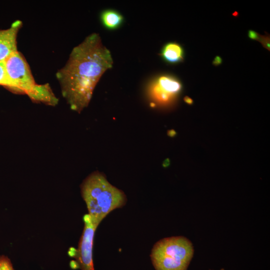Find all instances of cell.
<instances>
[{
    "instance_id": "cell-1",
    "label": "cell",
    "mask_w": 270,
    "mask_h": 270,
    "mask_svg": "<svg viewBox=\"0 0 270 270\" xmlns=\"http://www.w3.org/2000/svg\"><path fill=\"white\" fill-rule=\"evenodd\" d=\"M112 65L111 53L98 34H90L73 48L56 74L62 95L72 110L80 112L88 106L96 84Z\"/></svg>"
},
{
    "instance_id": "cell-2",
    "label": "cell",
    "mask_w": 270,
    "mask_h": 270,
    "mask_svg": "<svg viewBox=\"0 0 270 270\" xmlns=\"http://www.w3.org/2000/svg\"><path fill=\"white\" fill-rule=\"evenodd\" d=\"M80 188L88 214L96 228L110 212L122 207L126 202L124 192L112 186L98 172L89 175Z\"/></svg>"
},
{
    "instance_id": "cell-3",
    "label": "cell",
    "mask_w": 270,
    "mask_h": 270,
    "mask_svg": "<svg viewBox=\"0 0 270 270\" xmlns=\"http://www.w3.org/2000/svg\"><path fill=\"white\" fill-rule=\"evenodd\" d=\"M194 254L190 241L182 236L158 241L150 254L156 270H186Z\"/></svg>"
},
{
    "instance_id": "cell-4",
    "label": "cell",
    "mask_w": 270,
    "mask_h": 270,
    "mask_svg": "<svg viewBox=\"0 0 270 270\" xmlns=\"http://www.w3.org/2000/svg\"><path fill=\"white\" fill-rule=\"evenodd\" d=\"M7 76L12 84L11 90L27 94L36 83L30 66L19 52H16L3 62Z\"/></svg>"
},
{
    "instance_id": "cell-5",
    "label": "cell",
    "mask_w": 270,
    "mask_h": 270,
    "mask_svg": "<svg viewBox=\"0 0 270 270\" xmlns=\"http://www.w3.org/2000/svg\"><path fill=\"white\" fill-rule=\"evenodd\" d=\"M83 220L84 228L78 248H70L68 252L70 256L76 260L70 262V266L73 269L94 270L92 246L94 234L97 228L93 224L88 214L84 216Z\"/></svg>"
},
{
    "instance_id": "cell-6",
    "label": "cell",
    "mask_w": 270,
    "mask_h": 270,
    "mask_svg": "<svg viewBox=\"0 0 270 270\" xmlns=\"http://www.w3.org/2000/svg\"><path fill=\"white\" fill-rule=\"evenodd\" d=\"M182 85L176 76L168 74H160L149 83L148 92L150 99L161 106L171 104L180 93Z\"/></svg>"
},
{
    "instance_id": "cell-7",
    "label": "cell",
    "mask_w": 270,
    "mask_h": 270,
    "mask_svg": "<svg viewBox=\"0 0 270 270\" xmlns=\"http://www.w3.org/2000/svg\"><path fill=\"white\" fill-rule=\"evenodd\" d=\"M22 22L16 20L8 28L0 30V62L18 52L16 38Z\"/></svg>"
},
{
    "instance_id": "cell-8",
    "label": "cell",
    "mask_w": 270,
    "mask_h": 270,
    "mask_svg": "<svg viewBox=\"0 0 270 270\" xmlns=\"http://www.w3.org/2000/svg\"><path fill=\"white\" fill-rule=\"evenodd\" d=\"M160 56L167 64H176L184 62L185 52L184 48L180 44L170 42L164 45Z\"/></svg>"
},
{
    "instance_id": "cell-9",
    "label": "cell",
    "mask_w": 270,
    "mask_h": 270,
    "mask_svg": "<svg viewBox=\"0 0 270 270\" xmlns=\"http://www.w3.org/2000/svg\"><path fill=\"white\" fill-rule=\"evenodd\" d=\"M27 95L34 102H42L52 106L56 105L58 102V98L48 84H36Z\"/></svg>"
},
{
    "instance_id": "cell-10",
    "label": "cell",
    "mask_w": 270,
    "mask_h": 270,
    "mask_svg": "<svg viewBox=\"0 0 270 270\" xmlns=\"http://www.w3.org/2000/svg\"><path fill=\"white\" fill-rule=\"evenodd\" d=\"M100 18L104 27L110 30L120 28L124 20L123 16L118 12L112 9L103 10L100 14Z\"/></svg>"
},
{
    "instance_id": "cell-11",
    "label": "cell",
    "mask_w": 270,
    "mask_h": 270,
    "mask_svg": "<svg viewBox=\"0 0 270 270\" xmlns=\"http://www.w3.org/2000/svg\"><path fill=\"white\" fill-rule=\"evenodd\" d=\"M0 85L8 88L10 90L12 85L6 73L3 62H0Z\"/></svg>"
},
{
    "instance_id": "cell-12",
    "label": "cell",
    "mask_w": 270,
    "mask_h": 270,
    "mask_svg": "<svg viewBox=\"0 0 270 270\" xmlns=\"http://www.w3.org/2000/svg\"><path fill=\"white\" fill-rule=\"evenodd\" d=\"M0 270H14L10 259L4 255L0 256Z\"/></svg>"
},
{
    "instance_id": "cell-13",
    "label": "cell",
    "mask_w": 270,
    "mask_h": 270,
    "mask_svg": "<svg viewBox=\"0 0 270 270\" xmlns=\"http://www.w3.org/2000/svg\"><path fill=\"white\" fill-rule=\"evenodd\" d=\"M258 41L262 44L264 48L270 50V38L269 34H266L265 36L260 34Z\"/></svg>"
},
{
    "instance_id": "cell-14",
    "label": "cell",
    "mask_w": 270,
    "mask_h": 270,
    "mask_svg": "<svg viewBox=\"0 0 270 270\" xmlns=\"http://www.w3.org/2000/svg\"><path fill=\"white\" fill-rule=\"evenodd\" d=\"M260 34H258L257 32H256L254 30H249L248 31V37L253 40H258L259 39Z\"/></svg>"
},
{
    "instance_id": "cell-15",
    "label": "cell",
    "mask_w": 270,
    "mask_h": 270,
    "mask_svg": "<svg viewBox=\"0 0 270 270\" xmlns=\"http://www.w3.org/2000/svg\"><path fill=\"white\" fill-rule=\"evenodd\" d=\"M222 58L220 56H216L212 61V64L214 66H218L222 63Z\"/></svg>"
},
{
    "instance_id": "cell-16",
    "label": "cell",
    "mask_w": 270,
    "mask_h": 270,
    "mask_svg": "<svg viewBox=\"0 0 270 270\" xmlns=\"http://www.w3.org/2000/svg\"><path fill=\"white\" fill-rule=\"evenodd\" d=\"M184 100L188 104H192V99L188 97H186L184 98Z\"/></svg>"
},
{
    "instance_id": "cell-17",
    "label": "cell",
    "mask_w": 270,
    "mask_h": 270,
    "mask_svg": "<svg viewBox=\"0 0 270 270\" xmlns=\"http://www.w3.org/2000/svg\"><path fill=\"white\" fill-rule=\"evenodd\" d=\"M224 270V269H221V270Z\"/></svg>"
}]
</instances>
